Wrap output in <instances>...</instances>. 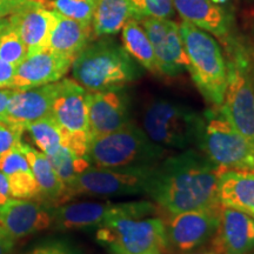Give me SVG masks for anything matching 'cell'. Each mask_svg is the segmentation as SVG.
Here are the masks:
<instances>
[{"label":"cell","instance_id":"cell-1","mask_svg":"<svg viewBox=\"0 0 254 254\" xmlns=\"http://www.w3.org/2000/svg\"><path fill=\"white\" fill-rule=\"evenodd\" d=\"M222 172L199 150L187 148L155 165L147 195L170 214L218 206Z\"/></svg>","mask_w":254,"mask_h":254},{"label":"cell","instance_id":"cell-2","mask_svg":"<svg viewBox=\"0 0 254 254\" xmlns=\"http://www.w3.org/2000/svg\"><path fill=\"white\" fill-rule=\"evenodd\" d=\"M72 79L88 92L124 88L141 75L139 64L111 38L91 41L72 64Z\"/></svg>","mask_w":254,"mask_h":254},{"label":"cell","instance_id":"cell-3","mask_svg":"<svg viewBox=\"0 0 254 254\" xmlns=\"http://www.w3.org/2000/svg\"><path fill=\"white\" fill-rule=\"evenodd\" d=\"M179 30L193 82L208 104L220 107L227 87L224 50L213 36L187 21L179 23Z\"/></svg>","mask_w":254,"mask_h":254},{"label":"cell","instance_id":"cell-4","mask_svg":"<svg viewBox=\"0 0 254 254\" xmlns=\"http://www.w3.org/2000/svg\"><path fill=\"white\" fill-rule=\"evenodd\" d=\"M221 44L227 63V87L220 110L254 146V88L245 41L236 31Z\"/></svg>","mask_w":254,"mask_h":254},{"label":"cell","instance_id":"cell-5","mask_svg":"<svg viewBox=\"0 0 254 254\" xmlns=\"http://www.w3.org/2000/svg\"><path fill=\"white\" fill-rule=\"evenodd\" d=\"M167 152L132 122L122 129L92 139L87 159L94 167L140 166L157 165L167 157Z\"/></svg>","mask_w":254,"mask_h":254},{"label":"cell","instance_id":"cell-6","mask_svg":"<svg viewBox=\"0 0 254 254\" xmlns=\"http://www.w3.org/2000/svg\"><path fill=\"white\" fill-rule=\"evenodd\" d=\"M196 148L222 171H254V146L222 113L220 107L202 113Z\"/></svg>","mask_w":254,"mask_h":254},{"label":"cell","instance_id":"cell-7","mask_svg":"<svg viewBox=\"0 0 254 254\" xmlns=\"http://www.w3.org/2000/svg\"><path fill=\"white\" fill-rule=\"evenodd\" d=\"M201 126V113L172 100H153L142 114V129L152 141L167 150L184 151L196 146Z\"/></svg>","mask_w":254,"mask_h":254},{"label":"cell","instance_id":"cell-8","mask_svg":"<svg viewBox=\"0 0 254 254\" xmlns=\"http://www.w3.org/2000/svg\"><path fill=\"white\" fill-rule=\"evenodd\" d=\"M154 167L155 165L128 167L90 166L66 186L65 202L81 195L133 196L147 194Z\"/></svg>","mask_w":254,"mask_h":254},{"label":"cell","instance_id":"cell-9","mask_svg":"<svg viewBox=\"0 0 254 254\" xmlns=\"http://www.w3.org/2000/svg\"><path fill=\"white\" fill-rule=\"evenodd\" d=\"M157 212L158 206L146 200L65 202L52 208L53 226L60 231L99 227L117 219L153 217Z\"/></svg>","mask_w":254,"mask_h":254},{"label":"cell","instance_id":"cell-10","mask_svg":"<svg viewBox=\"0 0 254 254\" xmlns=\"http://www.w3.org/2000/svg\"><path fill=\"white\" fill-rule=\"evenodd\" d=\"M97 240L111 254H144L168 250L165 222L160 218H126L98 227Z\"/></svg>","mask_w":254,"mask_h":254},{"label":"cell","instance_id":"cell-11","mask_svg":"<svg viewBox=\"0 0 254 254\" xmlns=\"http://www.w3.org/2000/svg\"><path fill=\"white\" fill-rule=\"evenodd\" d=\"M51 116L64 135V144L79 157L87 158L91 142L87 91L72 78L59 80Z\"/></svg>","mask_w":254,"mask_h":254},{"label":"cell","instance_id":"cell-12","mask_svg":"<svg viewBox=\"0 0 254 254\" xmlns=\"http://www.w3.org/2000/svg\"><path fill=\"white\" fill-rule=\"evenodd\" d=\"M221 206H212L171 214L165 222L168 250L187 253L205 245L213 237L220 219Z\"/></svg>","mask_w":254,"mask_h":254},{"label":"cell","instance_id":"cell-13","mask_svg":"<svg viewBox=\"0 0 254 254\" xmlns=\"http://www.w3.org/2000/svg\"><path fill=\"white\" fill-rule=\"evenodd\" d=\"M140 24L153 46L159 74L178 77L189 71L179 23L171 19L145 18Z\"/></svg>","mask_w":254,"mask_h":254},{"label":"cell","instance_id":"cell-14","mask_svg":"<svg viewBox=\"0 0 254 254\" xmlns=\"http://www.w3.org/2000/svg\"><path fill=\"white\" fill-rule=\"evenodd\" d=\"M87 107L91 140L122 129L132 123L129 98L124 88L87 91Z\"/></svg>","mask_w":254,"mask_h":254},{"label":"cell","instance_id":"cell-15","mask_svg":"<svg viewBox=\"0 0 254 254\" xmlns=\"http://www.w3.org/2000/svg\"><path fill=\"white\" fill-rule=\"evenodd\" d=\"M52 208L41 200L11 198L0 206V228L14 240L39 233L53 226Z\"/></svg>","mask_w":254,"mask_h":254},{"label":"cell","instance_id":"cell-16","mask_svg":"<svg viewBox=\"0 0 254 254\" xmlns=\"http://www.w3.org/2000/svg\"><path fill=\"white\" fill-rule=\"evenodd\" d=\"M211 249L220 254H251L254 252V219L245 212L222 207Z\"/></svg>","mask_w":254,"mask_h":254},{"label":"cell","instance_id":"cell-17","mask_svg":"<svg viewBox=\"0 0 254 254\" xmlns=\"http://www.w3.org/2000/svg\"><path fill=\"white\" fill-rule=\"evenodd\" d=\"M59 81L44 86L14 90L2 120L25 132L30 124L50 116Z\"/></svg>","mask_w":254,"mask_h":254},{"label":"cell","instance_id":"cell-18","mask_svg":"<svg viewBox=\"0 0 254 254\" xmlns=\"http://www.w3.org/2000/svg\"><path fill=\"white\" fill-rule=\"evenodd\" d=\"M72 64V59L56 55L50 50L27 56L15 67L12 88L26 90L62 80L71 69Z\"/></svg>","mask_w":254,"mask_h":254},{"label":"cell","instance_id":"cell-19","mask_svg":"<svg viewBox=\"0 0 254 254\" xmlns=\"http://www.w3.org/2000/svg\"><path fill=\"white\" fill-rule=\"evenodd\" d=\"M8 25L14 28L27 50V56L49 50L50 38L56 13L44 2L28 6L7 18Z\"/></svg>","mask_w":254,"mask_h":254},{"label":"cell","instance_id":"cell-20","mask_svg":"<svg viewBox=\"0 0 254 254\" xmlns=\"http://www.w3.org/2000/svg\"><path fill=\"white\" fill-rule=\"evenodd\" d=\"M173 5L184 21L218 38L220 43L237 31L230 12L212 0H173Z\"/></svg>","mask_w":254,"mask_h":254},{"label":"cell","instance_id":"cell-21","mask_svg":"<svg viewBox=\"0 0 254 254\" xmlns=\"http://www.w3.org/2000/svg\"><path fill=\"white\" fill-rule=\"evenodd\" d=\"M217 198L222 207L254 213V171H224L218 180Z\"/></svg>","mask_w":254,"mask_h":254},{"label":"cell","instance_id":"cell-22","mask_svg":"<svg viewBox=\"0 0 254 254\" xmlns=\"http://www.w3.org/2000/svg\"><path fill=\"white\" fill-rule=\"evenodd\" d=\"M56 13L50 38L49 50L56 55L66 57L72 60L94 39L92 25L79 23L65 15Z\"/></svg>","mask_w":254,"mask_h":254},{"label":"cell","instance_id":"cell-23","mask_svg":"<svg viewBox=\"0 0 254 254\" xmlns=\"http://www.w3.org/2000/svg\"><path fill=\"white\" fill-rule=\"evenodd\" d=\"M19 147L26 157L32 168V172L36 178L40 190L41 201L50 205L51 207L63 205L65 202L66 185L57 174L49 158L41 151L32 147L31 145L24 141L20 142Z\"/></svg>","mask_w":254,"mask_h":254},{"label":"cell","instance_id":"cell-24","mask_svg":"<svg viewBox=\"0 0 254 254\" xmlns=\"http://www.w3.org/2000/svg\"><path fill=\"white\" fill-rule=\"evenodd\" d=\"M0 171L7 178L12 198L40 200L36 178L19 146L0 157Z\"/></svg>","mask_w":254,"mask_h":254},{"label":"cell","instance_id":"cell-25","mask_svg":"<svg viewBox=\"0 0 254 254\" xmlns=\"http://www.w3.org/2000/svg\"><path fill=\"white\" fill-rule=\"evenodd\" d=\"M132 19L129 0H98L92 20L94 38L113 36Z\"/></svg>","mask_w":254,"mask_h":254},{"label":"cell","instance_id":"cell-26","mask_svg":"<svg viewBox=\"0 0 254 254\" xmlns=\"http://www.w3.org/2000/svg\"><path fill=\"white\" fill-rule=\"evenodd\" d=\"M122 41L126 52L135 60L142 68L154 74H159L153 46L140 21L129 19L122 28Z\"/></svg>","mask_w":254,"mask_h":254},{"label":"cell","instance_id":"cell-27","mask_svg":"<svg viewBox=\"0 0 254 254\" xmlns=\"http://www.w3.org/2000/svg\"><path fill=\"white\" fill-rule=\"evenodd\" d=\"M25 132L30 133L32 140L46 157L57 153L65 146L62 129L51 114L30 124Z\"/></svg>","mask_w":254,"mask_h":254},{"label":"cell","instance_id":"cell-28","mask_svg":"<svg viewBox=\"0 0 254 254\" xmlns=\"http://www.w3.org/2000/svg\"><path fill=\"white\" fill-rule=\"evenodd\" d=\"M49 158L57 174L63 180L66 186L78 176L79 173L84 172L88 167L92 166L87 158L79 157L69 150L67 146H63L60 150Z\"/></svg>","mask_w":254,"mask_h":254},{"label":"cell","instance_id":"cell-29","mask_svg":"<svg viewBox=\"0 0 254 254\" xmlns=\"http://www.w3.org/2000/svg\"><path fill=\"white\" fill-rule=\"evenodd\" d=\"M98 0H51L46 7L79 23L92 25Z\"/></svg>","mask_w":254,"mask_h":254},{"label":"cell","instance_id":"cell-30","mask_svg":"<svg viewBox=\"0 0 254 254\" xmlns=\"http://www.w3.org/2000/svg\"><path fill=\"white\" fill-rule=\"evenodd\" d=\"M27 57V50L18 32L8 26L0 33V58L17 67Z\"/></svg>","mask_w":254,"mask_h":254},{"label":"cell","instance_id":"cell-31","mask_svg":"<svg viewBox=\"0 0 254 254\" xmlns=\"http://www.w3.org/2000/svg\"><path fill=\"white\" fill-rule=\"evenodd\" d=\"M132 19L140 21L145 18L171 19L174 15L173 0H129Z\"/></svg>","mask_w":254,"mask_h":254},{"label":"cell","instance_id":"cell-32","mask_svg":"<svg viewBox=\"0 0 254 254\" xmlns=\"http://www.w3.org/2000/svg\"><path fill=\"white\" fill-rule=\"evenodd\" d=\"M24 131L17 128L11 124L0 120V157L4 155L6 152L18 147L23 141Z\"/></svg>","mask_w":254,"mask_h":254},{"label":"cell","instance_id":"cell-33","mask_svg":"<svg viewBox=\"0 0 254 254\" xmlns=\"http://www.w3.org/2000/svg\"><path fill=\"white\" fill-rule=\"evenodd\" d=\"M26 254H79L78 250L66 241H49Z\"/></svg>","mask_w":254,"mask_h":254},{"label":"cell","instance_id":"cell-34","mask_svg":"<svg viewBox=\"0 0 254 254\" xmlns=\"http://www.w3.org/2000/svg\"><path fill=\"white\" fill-rule=\"evenodd\" d=\"M39 0H0V20L7 19L25 7L32 6Z\"/></svg>","mask_w":254,"mask_h":254},{"label":"cell","instance_id":"cell-35","mask_svg":"<svg viewBox=\"0 0 254 254\" xmlns=\"http://www.w3.org/2000/svg\"><path fill=\"white\" fill-rule=\"evenodd\" d=\"M244 41H245V46L247 50V56L250 60V68H251V77H252L253 88H254V20L247 28L246 33L243 34Z\"/></svg>","mask_w":254,"mask_h":254},{"label":"cell","instance_id":"cell-36","mask_svg":"<svg viewBox=\"0 0 254 254\" xmlns=\"http://www.w3.org/2000/svg\"><path fill=\"white\" fill-rule=\"evenodd\" d=\"M15 67L0 58V88L13 87Z\"/></svg>","mask_w":254,"mask_h":254},{"label":"cell","instance_id":"cell-37","mask_svg":"<svg viewBox=\"0 0 254 254\" xmlns=\"http://www.w3.org/2000/svg\"><path fill=\"white\" fill-rule=\"evenodd\" d=\"M15 240L0 228V254H11L14 249Z\"/></svg>","mask_w":254,"mask_h":254},{"label":"cell","instance_id":"cell-38","mask_svg":"<svg viewBox=\"0 0 254 254\" xmlns=\"http://www.w3.org/2000/svg\"><path fill=\"white\" fill-rule=\"evenodd\" d=\"M12 198L11 190H9V185L7 182V178L5 174L0 171V206H2Z\"/></svg>","mask_w":254,"mask_h":254},{"label":"cell","instance_id":"cell-39","mask_svg":"<svg viewBox=\"0 0 254 254\" xmlns=\"http://www.w3.org/2000/svg\"><path fill=\"white\" fill-rule=\"evenodd\" d=\"M13 92L14 88H0V120L4 118L9 99H11Z\"/></svg>","mask_w":254,"mask_h":254},{"label":"cell","instance_id":"cell-40","mask_svg":"<svg viewBox=\"0 0 254 254\" xmlns=\"http://www.w3.org/2000/svg\"><path fill=\"white\" fill-rule=\"evenodd\" d=\"M184 254H220V253H218L217 251H214L213 249H201V250L196 249Z\"/></svg>","mask_w":254,"mask_h":254},{"label":"cell","instance_id":"cell-41","mask_svg":"<svg viewBox=\"0 0 254 254\" xmlns=\"http://www.w3.org/2000/svg\"><path fill=\"white\" fill-rule=\"evenodd\" d=\"M7 26H8V19H2V20H0V33H1V32L4 31Z\"/></svg>","mask_w":254,"mask_h":254},{"label":"cell","instance_id":"cell-42","mask_svg":"<svg viewBox=\"0 0 254 254\" xmlns=\"http://www.w3.org/2000/svg\"><path fill=\"white\" fill-rule=\"evenodd\" d=\"M212 1L214 2V4H217V5H224V4H226V2L228 1V0H212Z\"/></svg>","mask_w":254,"mask_h":254},{"label":"cell","instance_id":"cell-43","mask_svg":"<svg viewBox=\"0 0 254 254\" xmlns=\"http://www.w3.org/2000/svg\"><path fill=\"white\" fill-rule=\"evenodd\" d=\"M144 254H163V252H159V251H153V252H148Z\"/></svg>","mask_w":254,"mask_h":254},{"label":"cell","instance_id":"cell-44","mask_svg":"<svg viewBox=\"0 0 254 254\" xmlns=\"http://www.w3.org/2000/svg\"><path fill=\"white\" fill-rule=\"evenodd\" d=\"M39 1H41V2H44V4H46V1H49V0H39Z\"/></svg>","mask_w":254,"mask_h":254},{"label":"cell","instance_id":"cell-45","mask_svg":"<svg viewBox=\"0 0 254 254\" xmlns=\"http://www.w3.org/2000/svg\"><path fill=\"white\" fill-rule=\"evenodd\" d=\"M251 217H252V218L254 219V213H252V214H251Z\"/></svg>","mask_w":254,"mask_h":254},{"label":"cell","instance_id":"cell-46","mask_svg":"<svg viewBox=\"0 0 254 254\" xmlns=\"http://www.w3.org/2000/svg\"><path fill=\"white\" fill-rule=\"evenodd\" d=\"M251 254H254V252H253V253H251Z\"/></svg>","mask_w":254,"mask_h":254}]
</instances>
